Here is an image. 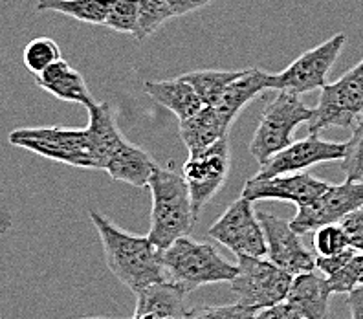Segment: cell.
Wrapping results in <instances>:
<instances>
[{
    "instance_id": "cell-1",
    "label": "cell",
    "mask_w": 363,
    "mask_h": 319,
    "mask_svg": "<svg viewBox=\"0 0 363 319\" xmlns=\"http://www.w3.org/2000/svg\"><path fill=\"white\" fill-rule=\"evenodd\" d=\"M90 220L98 230L108 270L134 293L165 279L162 250L149 240L118 228L99 211H90Z\"/></svg>"
},
{
    "instance_id": "cell-2",
    "label": "cell",
    "mask_w": 363,
    "mask_h": 319,
    "mask_svg": "<svg viewBox=\"0 0 363 319\" xmlns=\"http://www.w3.org/2000/svg\"><path fill=\"white\" fill-rule=\"evenodd\" d=\"M152 208L149 240L158 250L169 248L180 237L189 235L195 228L191 193L184 177L169 169L156 167L149 180Z\"/></svg>"
},
{
    "instance_id": "cell-3",
    "label": "cell",
    "mask_w": 363,
    "mask_h": 319,
    "mask_svg": "<svg viewBox=\"0 0 363 319\" xmlns=\"http://www.w3.org/2000/svg\"><path fill=\"white\" fill-rule=\"evenodd\" d=\"M165 279L191 293L215 283H230L237 275V264L222 257L213 244L196 242L189 235L180 237L162 250Z\"/></svg>"
},
{
    "instance_id": "cell-4",
    "label": "cell",
    "mask_w": 363,
    "mask_h": 319,
    "mask_svg": "<svg viewBox=\"0 0 363 319\" xmlns=\"http://www.w3.org/2000/svg\"><path fill=\"white\" fill-rule=\"evenodd\" d=\"M312 108L299 99V94L277 90L274 101L266 105L259 127L250 143V152L259 165L283 151L294 142V133L301 123L311 120Z\"/></svg>"
},
{
    "instance_id": "cell-5",
    "label": "cell",
    "mask_w": 363,
    "mask_h": 319,
    "mask_svg": "<svg viewBox=\"0 0 363 319\" xmlns=\"http://www.w3.org/2000/svg\"><path fill=\"white\" fill-rule=\"evenodd\" d=\"M8 142L70 167L96 169L92 149H90V134L86 129L28 127V129L13 130L8 136Z\"/></svg>"
},
{
    "instance_id": "cell-6",
    "label": "cell",
    "mask_w": 363,
    "mask_h": 319,
    "mask_svg": "<svg viewBox=\"0 0 363 319\" xmlns=\"http://www.w3.org/2000/svg\"><path fill=\"white\" fill-rule=\"evenodd\" d=\"M292 279V274L274 264L270 259L237 255V275L230 283L237 303L261 310L284 301Z\"/></svg>"
},
{
    "instance_id": "cell-7",
    "label": "cell",
    "mask_w": 363,
    "mask_h": 319,
    "mask_svg": "<svg viewBox=\"0 0 363 319\" xmlns=\"http://www.w3.org/2000/svg\"><path fill=\"white\" fill-rule=\"evenodd\" d=\"M363 114V61L336 83L321 89L318 105L306 121L308 133H321L328 127H354Z\"/></svg>"
},
{
    "instance_id": "cell-8",
    "label": "cell",
    "mask_w": 363,
    "mask_h": 319,
    "mask_svg": "<svg viewBox=\"0 0 363 319\" xmlns=\"http://www.w3.org/2000/svg\"><path fill=\"white\" fill-rule=\"evenodd\" d=\"M345 43V33H336L315 48L308 50L279 74H268V89L290 90L299 96L323 89L327 84L328 72L343 52Z\"/></svg>"
},
{
    "instance_id": "cell-9",
    "label": "cell",
    "mask_w": 363,
    "mask_h": 319,
    "mask_svg": "<svg viewBox=\"0 0 363 319\" xmlns=\"http://www.w3.org/2000/svg\"><path fill=\"white\" fill-rule=\"evenodd\" d=\"M231 149L230 136L220 138L204 151L191 152L184 165V180L187 182L193 202V211L199 217L213 196L226 184L230 174Z\"/></svg>"
},
{
    "instance_id": "cell-10",
    "label": "cell",
    "mask_w": 363,
    "mask_h": 319,
    "mask_svg": "<svg viewBox=\"0 0 363 319\" xmlns=\"http://www.w3.org/2000/svg\"><path fill=\"white\" fill-rule=\"evenodd\" d=\"M252 204V200L244 196L235 200L233 204L222 213V217L209 228L208 235L218 240L235 255L264 257V231Z\"/></svg>"
},
{
    "instance_id": "cell-11",
    "label": "cell",
    "mask_w": 363,
    "mask_h": 319,
    "mask_svg": "<svg viewBox=\"0 0 363 319\" xmlns=\"http://www.w3.org/2000/svg\"><path fill=\"white\" fill-rule=\"evenodd\" d=\"M363 206V180H345L343 184L327 189L308 206L297 208V213L290 220V226L299 233H311L325 224H336L349 213Z\"/></svg>"
},
{
    "instance_id": "cell-12",
    "label": "cell",
    "mask_w": 363,
    "mask_h": 319,
    "mask_svg": "<svg viewBox=\"0 0 363 319\" xmlns=\"http://www.w3.org/2000/svg\"><path fill=\"white\" fill-rule=\"evenodd\" d=\"M257 217L264 231L266 257L292 275L315 270V257L290 222L264 211H259Z\"/></svg>"
},
{
    "instance_id": "cell-13",
    "label": "cell",
    "mask_w": 363,
    "mask_h": 319,
    "mask_svg": "<svg viewBox=\"0 0 363 319\" xmlns=\"http://www.w3.org/2000/svg\"><path fill=\"white\" fill-rule=\"evenodd\" d=\"M343 156H345V143L325 142L315 133H311L303 140L284 147L283 151L275 152L270 160H266L255 177L266 178L275 174L301 173L315 164L340 162Z\"/></svg>"
},
{
    "instance_id": "cell-14",
    "label": "cell",
    "mask_w": 363,
    "mask_h": 319,
    "mask_svg": "<svg viewBox=\"0 0 363 319\" xmlns=\"http://www.w3.org/2000/svg\"><path fill=\"white\" fill-rule=\"evenodd\" d=\"M327 187V182L301 171V173L275 174V177L266 178H250L244 184L240 196L252 202H257V200L294 202L297 208H301V206L312 204Z\"/></svg>"
},
{
    "instance_id": "cell-15",
    "label": "cell",
    "mask_w": 363,
    "mask_h": 319,
    "mask_svg": "<svg viewBox=\"0 0 363 319\" xmlns=\"http://www.w3.org/2000/svg\"><path fill=\"white\" fill-rule=\"evenodd\" d=\"M136 310L133 319H184L189 293L177 284L162 281L134 293Z\"/></svg>"
},
{
    "instance_id": "cell-16",
    "label": "cell",
    "mask_w": 363,
    "mask_h": 319,
    "mask_svg": "<svg viewBox=\"0 0 363 319\" xmlns=\"http://www.w3.org/2000/svg\"><path fill=\"white\" fill-rule=\"evenodd\" d=\"M333 293L325 275L305 272L294 275L284 301L290 303L305 319H328V303Z\"/></svg>"
},
{
    "instance_id": "cell-17",
    "label": "cell",
    "mask_w": 363,
    "mask_h": 319,
    "mask_svg": "<svg viewBox=\"0 0 363 319\" xmlns=\"http://www.w3.org/2000/svg\"><path fill=\"white\" fill-rule=\"evenodd\" d=\"M268 90V74L261 68H250L242 70L239 77H235L226 86L222 98L213 108L220 116V120L231 127L235 118L240 114L244 106L252 99H255L261 92Z\"/></svg>"
},
{
    "instance_id": "cell-18",
    "label": "cell",
    "mask_w": 363,
    "mask_h": 319,
    "mask_svg": "<svg viewBox=\"0 0 363 319\" xmlns=\"http://www.w3.org/2000/svg\"><path fill=\"white\" fill-rule=\"evenodd\" d=\"M35 81L40 89L50 92L61 101L79 103L86 108L96 103L92 92L84 83V77L81 76L79 72L74 70L65 59H59L57 62H53L52 67L46 68L45 72L37 74Z\"/></svg>"
},
{
    "instance_id": "cell-19",
    "label": "cell",
    "mask_w": 363,
    "mask_h": 319,
    "mask_svg": "<svg viewBox=\"0 0 363 319\" xmlns=\"http://www.w3.org/2000/svg\"><path fill=\"white\" fill-rule=\"evenodd\" d=\"M145 92L158 105L165 106L167 111L173 112L178 121L187 120L204 106L199 96H196L195 89L182 76L165 81H147Z\"/></svg>"
},
{
    "instance_id": "cell-20",
    "label": "cell",
    "mask_w": 363,
    "mask_h": 319,
    "mask_svg": "<svg viewBox=\"0 0 363 319\" xmlns=\"http://www.w3.org/2000/svg\"><path fill=\"white\" fill-rule=\"evenodd\" d=\"M156 167L158 165L155 164L151 156L127 140L111 160L105 173H108L114 182H125L142 189V187L149 186L151 174L155 173Z\"/></svg>"
},
{
    "instance_id": "cell-21",
    "label": "cell",
    "mask_w": 363,
    "mask_h": 319,
    "mask_svg": "<svg viewBox=\"0 0 363 319\" xmlns=\"http://www.w3.org/2000/svg\"><path fill=\"white\" fill-rule=\"evenodd\" d=\"M224 136H230V127L220 120L213 106L204 105L196 114L180 121V138L189 155L204 151Z\"/></svg>"
},
{
    "instance_id": "cell-22",
    "label": "cell",
    "mask_w": 363,
    "mask_h": 319,
    "mask_svg": "<svg viewBox=\"0 0 363 319\" xmlns=\"http://www.w3.org/2000/svg\"><path fill=\"white\" fill-rule=\"evenodd\" d=\"M111 0H39L35 11H57L86 24L105 26Z\"/></svg>"
},
{
    "instance_id": "cell-23",
    "label": "cell",
    "mask_w": 363,
    "mask_h": 319,
    "mask_svg": "<svg viewBox=\"0 0 363 319\" xmlns=\"http://www.w3.org/2000/svg\"><path fill=\"white\" fill-rule=\"evenodd\" d=\"M240 72H230V70H196L184 74V79L195 89L196 96L200 98L202 105L215 106L218 99L222 98V94L226 90L228 84L239 77Z\"/></svg>"
},
{
    "instance_id": "cell-24",
    "label": "cell",
    "mask_w": 363,
    "mask_h": 319,
    "mask_svg": "<svg viewBox=\"0 0 363 319\" xmlns=\"http://www.w3.org/2000/svg\"><path fill=\"white\" fill-rule=\"evenodd\" d=\"M138 40L152 35L171 18L182 17L174 0H138Z\"/></svg>"
},
{
    "instance_id": "cell-25",
    "label": "cell",
    "mask_w": 363,
    "mask_h": 319,
    "mask_svg": "<svg viewBox=\"0 0 363 319\" xmlns=\"http://www.w3.org/2000/svg\"><path fill=\"white\" fill-rule=\"evenodd\" d=\"M61 57V48L53 39L50 37H37L31 43H28L23 52L24 67L37 76L46 68L52 67L53 62H57Z\"/></svg>"
},
{
    "instance_id": "cell-26",
    "label": "cell",
    "mask_w": 363,
    "mask_h": 319,
    "mask_svg": "<svg viewBox=\"0 0 363 319\" xmlns=\"http://www.w3.org/2000/svg\"><path fill=\"white\" fill-rule=\"evenodd\" d=\"M138 0H111L105 26L120 33H138Z\"/></svg>"
},
{
    "instance_id": "cell-27",
    "label": "cell",
    "mask_w": 363,
    "mask_h": 319,
    "mask_svg": "<svg viewBox=\"0 0 363 319\" xmlns=\"http://www.w3.org/2000/svg\"><path fill=\"white\" fill-rule=\"evenodd\" d=\"M340 162L347 180H363V114L345 143V156Z\"/></svg>"
},
{
    "instance_id": "cell-28",
    "label": "cell",
    "mask_w": 363,
    "mask_h": 319,
    "mask_svg": "<svg viewBox=\"0 0 363 319\" xmlns=\"http://www.w3.org/2000/svg\"><path fill=\"white\" fill-rule=\"evenodd\" d=\"M334 293H349L358 286H363V252H356L337 274L327 277Z\"/></svg>"
},
{
    "instance_id": "cell-29",
    "label": "cell",
    "mask_w": 363,
    "mask_h": 319,
    "mask_svg": "<svg viewBox=\"0 0 363 319\" xmlns=\"http://www.w3.org/2000/svg\"><path fill=\"white\" fill-rule=\"evenodd\" d=\"M314 248L318 255H336V253L350 248L345 230L341 228L340 222L325 224V226L315 230Z\"/></svg>"
},
{
    "instance_id": "cell-30",
    "label": "cell",
    "mask_w": 363,
    "mask_h": 319,
    "mask_svg": "<svg viewBox=\"0 0 363 319\" xmlns=\"http://www.w3.org/2000/svg\"><path fill=\"white\" fill-rule=\"evenodd\" d=\"M255 308L244 306L240 303L235 305H206L196 306L186 312L184 319H252Z\"/></svg>"
},
{
    "instance_id": "cell-31",
    "label": "cell",
    "mask_w": 363,
    "mask_h": 319,
    "mask_svg": "<svg viewBox=\"0 0 363 319\" xmlns=\"http://www.w3.org/2000/svg\"><path fill=\"white\" fill-rule=\"evenodd\" d=\"M340 224L345 230L350 248H354L356 252H363V206L341 218Z\"/></svg>"
},
{
    "instance_id": "cell-32",
    "label": "cell",
    "mask_w": 363,
    "mask_h": 319,
    "mask_svg": "<svg viewBox=\"0 0 363 319\" xmlns=\"http://www.w3.org/2000/svg\"><path fill=\"white\" fill-rule=\"evenodd\" d=\"M354 248H347L343 250V252L336 253V255H318V257H315V270L321 272L325 277H333V275L337 274L350 259L354 257Z\"/></svg>"
},
{
    "instance_id": "cell-33",
    "label": "cell",
    "mask_w": 363,
    "mask_h": 319,
    "mask_svg": "<svg viewBox=\"0 0 363 319\" xmlns=\"http://www.w3.org/2000/svg\"><path fill=\"white\" fill-rule=\"evenodd\" d=\"M252 319H305L290 303L281 301L277 305L266 306L255 312Z\"/></svg>"
},
{
    "instance_id": "cell-34",
    "label": "cell",
    "mask_w": 363,
    "mask_h": 319,
    "mask_svg": "<svg viewBox=\"0 0 363 319\" xmlns=\"http://www.w3.org/2000/svg\"><path fill=\"white\" fill-rule=\"evenodd\" d=\"M347 306H349L350 319H363V286H358L347 293Z\"/></svg>"
},
{
    "instance_id": "cell-35",
    "label": "cell",
    "mask_w": 363,
    "mask_h": 319,
    "mask_svg": "<svg viewBox=\"0 0 363 319\" xmlns=\"http://www.w3.org/2000/svg\"><path fill=\"white\" fill-rule=\"evenodd\" d=\"M11 228H13V215H11V211H9L4 191H2V187H0V235L8 233Z\"/></svg>"
},
{
    "instance_id": "cell-36",
    "label": "cell",
    "mask_w": 363,
    "mask_h": 319,
    "mask_svg": "<svg viewBox=\"0 0 363 319\" xmlns=\"http://www.w3.org/2000/svg\"><path fill=\"white\" fill-rule=\"evenodd\" d=\"M84 319H108V318H84Z\"/></svg>"
},
{
    "instance_id": "cell-37",
    "label": "cell",
    "mask_w": 363,
    "mask_h": 319,
    "mask_svg": "<svg viewBox=\"0 0 363 319\" xmlns=\"http://www.w3.org/2000/svg\"><path fill=\"white\" fill-rule=\"evenodd\" d=\"M0 319H2V315H0Z\"/></svg>"
}]
</instances>
